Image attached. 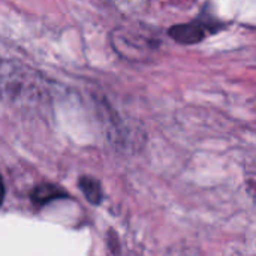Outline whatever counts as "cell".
Instances as JSON below:
<instances>
[{"instance_id":"6da1fadb","label":"cell","mask_w":256,"mask_h":256,"mask_svg":"<svg viewBox=\"0 0 256 256\" xmlns=\"http://www.w3.org/2000/svg\"><path fill=\"white\" fill-rule=\"evenodd\" d=\"M207 30L204 26L198 22H190V24H180L174 26L170 30V36L174 38L180 44H195L200 42L206 38Z\"/></svg>"},{"instance_id":"7a4b0ae2","label":"cell","mask_w":256,"mask_h":256,"mask_svg":"<svg viewBox=\"0 0 256 256\" xmlns=\"http://www.w3.org/2000/svg\"><path fill=\"white\" fill-rule=\"evenodd\" d=\"M80 188L92 204H99L102 201V188L98 180L92 177H81Z\"/></svg>"},{"instance_id":"3957f363","label":"cell","mask_w":256,"mask_h":256,"mask_svg":"<svg viewBox=\"0 0 256 256\" xmlns=\"http://www.w3.org/2000/svg\"><path fill=\"white\" fill-rule=\"evenodd\" d=\"M60 194H62V190L57 189L56 186H52V184H45V186H39L38 189H34L32 198H33V201L38 202V204H45L46 201L60 198Z\"/></svg>"},{"instance_id":"277c9868","label":"cell","mask_w":256,"mask_h":256,"mask_svg":"<svg viewBox=\"0 0 256 256\" xmlns=\"http://www.w3.org/2000/svg\"><path fill=\"white\" fill-rule=\"evenodd\" d=\"M3 196H4V186H3V180L0 177V206L3 202Z\"/></svg>"}]
</instances>
